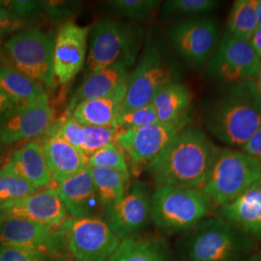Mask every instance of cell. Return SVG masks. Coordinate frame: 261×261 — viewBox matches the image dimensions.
<instances>
[{"label":"cell","mask_w":261,"mask_h":261,"mask_svg":"<svg viewBox=\"0 0 261 261\" xmlns=\"http://www.w3.org/2000/svg\"><path fill=\"white\" fill-rule=\"evenodd\" d=\"M219 151L203 130L188 125L146 170L157 187L200 190Z\"/></svg>","instance_id":"1"},{"label":"cell","mask_w":261,"mask_h":261,"mask_svg":"<svg viewBox=\"0 0 261 261\" xmlns=\"http://www.w3.org/2000/svg\"><path fill=\"white\" fill-rule=\"evenodd\" d=\"M204 123L216 139L242 148L261 127V97L254 80L227 86L207 108Z\"/></svg>","instance_id":"2"},{"label":"cell","mask_w":261,"mask_h":261,"mask_svg":"<svg viewBox=\"0 0 261 261\" xmlns=\"http://www.w3.org/2000/svg\"><path fill=\"white\" fill-rule=\"evenodd\" d=\"M183 261H244L254 241L224 219H205L187 231L177 244Z\"/></svg>","instance_id":"3"},{"label":"cell","mask_w":261,"mask_h":261,"mask_svg":"<svg viewBox=\"0 0 261 261\" xmlns=\"http://www.w3.org/2000/svg\"><path fill=\"white\" fill-rule=\"evenodd\" d=\"M144 31L134 22L103 19L89 33L86 73L90 74L112 66L130 68L140 51Z\"/></svg>","instance_id":"4"},{"label":"cell","mask_w":261,"mask_h":261,"mask_svg":"<svg viewBox=\"0 0 261 261\" xmlns=\"http://www.w3.org/2000/svg\"><path fill=\"white\" fill-rule=\"evenodd\" d=\"M151 220L168 232H187L207 219L212 202L197 189L160 186L151 195Z\"/></svg>","instance_id":"5"},{"label":"cell","mask_w":261,"mask_h":261,"mask_svg":"<svg viewBox=\"0 0 261 261\" xmlns=\"http://www.w3.org/2000/svg\"><path fill=\"white\" fill-rule=\"evenodd\" d=\"M261 183V166L242 151L220 149L200 189L213 205H224Z\"/></svg>","instance_id":"6"},{"label":"cell","mask_w":261,"mask_h":261,"mask_svg":"<svg viewBox=\"0 0 261 261\" xmlns=\"http://www.w3.org/2000/svg\"><path fill=\"white\" fill-rule=\"evenodd\" d=\"M56 37L40 28L22 31L10 38L3 53L10 67L42 84L44 88L56 86L54 47Z\"/></svg>","instance_id":"7"},{"label":"cell","mask_w":261,"mask_h":261,"mask_svg":"<svg viewBox=\"0 0 261 261\" xmlns=\"http://www.w3.org/2000/svg\"><path fill=\"white\" fill-rule=\"evenodd\" d=\"M178 75L176 66L167 54L157 45H149L128 74L120 113L149 105L164 87L176 82Z\"/></svg>","instance_id":"8"},{"label":"cell","mask_w":261,"mask_h":261,"mask_svg":"<svg viewBox=\"0 0 261 261\" xmlns=\"http://www.w3.org/2000/svg\"><path fill=\"white\" fill-rule=\"evenodd\" d=\"M61 226L67 233L69 251L76 261H109L120 243L98 216L67 219Z\"/></svg>","instance_id":"9"},{"label":"cell","mask_w":261,"mask_h":261,"mask_svg":"<svg viewBox=\"0 0 261 261\" xmlns=\"http://www.w3.org/2000/svg\"><path fill=\"white\" fill-rule=\"evenodd\" d=\"M261 60L249 42L225 32L209 60L208 73L227 86L255 80Z\"/></svg>","instance_id":"10"},{"label":"cell","mask_w":261,"mask_h":261,"mask_svg":"<svg viewBox=\"0 0 261 261\" xmlns=\"http://www.w3.org/2000/svg\"><path fill=\"white\" fill-rule=\"evenodd\" d=\"M187 126L157 122L138 129L119 130L114 143L128 156L134 171H139L155 162Z\"/></svg>","instance_id":"11"},{"label":"cell","mask_w":261,"mask_h":261,"mask_svg":"<svg viewBox=\"0 0 261 261\" xmlns=\"http://www.w3.org/2000/svg\"><path fill=\"white\" fill-rule=\"evenodd\" d=\"M0 245L63 256L68 237L62 226L53 227L19 218H0Z\"/></svg>","instance_id":"12"},{"label":"cell","mask_w":261,"mask_h":261,"mask_svg":"<svg viewBox=\"0 0 261 261\" xmlns=\"http://www.w3.org/2000/svg\"><path fill=\"white\" fill-rule=\"evenodd\" d=\"M219 27L211 18L184 20L171 28L172 46L187 63L201 69L205 67L219 43Z\"/></svg>","instance_id":"13"},{"label":"cell","mask_w":261,"mask_h":261,"mask_svg":"<svg viewBox=\"0 0 261 261\" xmlns=\"http://www.w3.org/2000/svg\"><path fill=\"white\" fill-rule=\"evenodd\" d=\"M150 199L147 185L134 182L122 197L103 209L112 232L124 240L142 230L151 219Z\"/></svg>","instance_id":"14"},{"label":"cell","mask_w":261,"mask_h":261,"mask_svg":"<svg viewBox=\"0 0 261 261\" xmlns=\"http://www.w3.org/2000/svg\"><path fill=\"white\" fill-rule=\"evenodd\" d=\"M54 118L48 99L14 107L0 117V139L4 145L35 139L47 133Z\"/></svg>","instance_id":"15"},{"label":"cell","mask_w":261,"mask_h":261,"mask_svg":"<svg viewBox=\"0 0 261 261\" xmlns=\"http://www.w3.org/2000/svg\"><path fill=\"white\" fill-rule=\"evenodd\" d=\"M90 28L66 21L59 28L54 47V72L60 84H69L86 62Z\"/></svg>","instance_id":"16"},{"label":"cell","mask_w":261,"mask_h":261,"mask_svg":"<svg viewBox=\"0 0 261 261\" xmlns=\"http://www.w3.org/2000/svg\"><path fill=\"white\" fill-rule=\"evenodd\" d=\"M68 216L57 191L47 188L0 205V218H19L60 227Z\"/></svg>","instance_id":"17"},{"label":"cell","mask_w":261,"mask_h":261,"mask_svg":"<svg viewBox=\"0 0 261 261\" xmlns=\"http://www.w3.org/2000/svg\"><path fill=\"white\" fill-rule=\"evenodd\" d=\"M56 191L72 218L94 217L102 208L89 167L57 185Z\"/></svg>","instance_id":"18"},{"label":"cell","mask_w":261,"mask_h":261,"mask_svg":"<svg viewBox=\"0 0 261 261\" xmlns=\"http://www.w3.org/2000/svg\"><path fill=\"white\" fill-rule=\"evenodd\" d=\"M45 135L41 145L51 180L57 185L74 176L87 166V160L84 154L63 140L55 126H50Z\"/></svg>","instance_id":"19"},{"label":"cell","mask_w":261,"mask_h":261,"mask_svg":"<svg viewBox=\"0 0 261 261\" xmlns=\"http://www.w3.org/2000/svg\"><path fill=\"white\" fill-rule=\"evenodd\" d=\"M218 217L253 241L261 240V183L233 201L219 206Z\"/></svg>","instance_id":"20"},{"label":"cell","mask_w":261,"mask_h":261,"mask_svg":"<svg viewBox=\"0 0 261 261\" xmlns=\"http://www.w3.org/2000/svg\"><path fill=\"white\" fill-rule=\"evenodd\" d=\"M3 168L23 179L35 189L48 186L53 181L43 147L36 140H30L14 151Z\"/></svg>","instance_id":"21"},{"label":"cell","mask_w":261,"mask_h":261,"mask_svg":"<svg viewBox=\"0 0 261 261\" xmlns=\"http://www.w3.org/2000/svg\"><path fill=\"white\" fill-rule=\"evenodd\" d=\"M127 90V81L113 92L105 97L87 100L79 103L69 116L84 126L117 127V118L120 113Z\"/></svg>","instance_id":"22"},{"label":"cell","mask_w":261,"mask_h":261,"mask_svg":"<svg viewBox=\"0 0 261 261\" xmlns=\"http://www.w3.org/2000/svg\"><path fill=\"white\" fill-rule=\"evenodd\" d=\"M193 97L185 84L174 82L164 87L151 102L159 122L189 125Z\"/></svg>","instance_id":"23"},{"label":"cell","mask_w":261,"mask_h":261,"mask_svg":"<svg viewBox=\"0 0 261 261\" xmlns=\"http://www.w3.org/2000/svg\"><path fill=\"white\" fill-rule=\"evenodd\" d=\"M128 70L129 68L125 66L115 65L87 74L83 84L72 96L66 110V116H69L79 103L105 97L113 92L127 81Z\"/></svg>","instance_id":"24"},{"label":"cell","mask_w":261,"mask_h":261,"mask_svg":"<svg viewBox=\"0 0 261 261\" xmlns=\"http://www.w3.org/2000/svg\"><path fill=\"white\" fill-rule=\"evenodd\" d=\"M0 88L16 107L47 99L42 84L10 66L0 65Z\"/></svg>","instance_id":"25"},{"label":"cell","mask_w":261,"mask_h":261,"mask_svg":"<svg viewBox=\"0 0 261 261\" xmlns=\"http://www.w3.org/2000/svg\"><path fill=\"white\" fill-rule=\"evenodd\" d=\"M109 261H170V258L160 243L132 237L119 243Z\"/></svg>","instance_id":"26"},{"label":"cell","mask_w":261,"mask_h":261,"mask_svg":"<svg viewBox=\"0 0 261 261\" xmlns=\"http://www.w3.org/2000/svg\"><path fill=\"white\" fill-rule=\"evenodd\" d=\"M102 208L118 200L127 191L129 175L108 168H90Z\"/></svg>","instance_id":"27"},{"label":"cell","mask_w":261,"mask_h":261,"mask_svg":"<svg viewBox=\"0 0 261 261\" xmlns=\"http://www.w3.org/2000/svg\"><path fill=\"white\" fill-rule=\"evenodd\" d=\"M256 4L257 0H236L227 19L226 32L249 41L257 28Z\"/></svg>","instance_id":"28"},{"label":"cell","mask_w":261,"mask_h":261,"mask_svg":"<svg viewBox=\"0 0 261 261\" xmlns=\"http://www.w3.org/2000/svg\"><path fill=\"white\" fill-rule=\"evenodd\" d=\"M87 167L112 169L130 176L126 155L114 142L90 155L87 158Z\"/></svg>","instance_id":"29"},{"label":"cell","mask_w":261,"mask_h":261,"mask_svg":"<svg viewBox=\"0 0 261 261\" xmlns=\"http://www.w3.org/2000/svg\"><path fill=\"white\" fill-rule=\"evenodd\" d=\"M119 129L116 127L84 126L80 151L87 158L96 151L114 142Z\"/></svg>","instance_id":"30"},{"label":"cell","mask_w":261,"mask_h":261,"mask_svg":"<svg viewBox=\"0 0 261 261\" xmlns=\"http://www.w3.org/2000/svg\"><path fill=\"white\" fill-rule=\"evenodd\" d=\"M115 13L127 19L144 20L158 8L161 1L158 0H112L107 1Z\"/></svg>","instance_id":"31"},{"label":"cell","mask_w":261,"mask_h":261,"mask_svg":"<svg viewBox=\"0 0 261 261\" xmlns=\"http://www.w3.org/2000/svg\"><path fill=\"white\" fill-rule=\"evenodd\" d=\"M32 185L5 168H0V202H8L22 198L36 192Z\"/></svg>","instance_id":"32"},{"label":"cell","mask_w":261,"mask_h":261,"mask_svg":"<svg viewBox=\"0 0 261 261\" xmlns=\"http://www.w3.org/2000/svg\"><path fill=\"white\" fill-rule=\"evenodd\" d=\"M215 0H169L163 6V12L168 16H196L208 13L220 5Z\"/></svg>","instance_id":"33"},{"label":"cell","mask_w":261,"mask_h":261,"mask_svg":"<svg viewBox=\"0 0 261 261\" xmlns=\"http://www.w3.org/2000/svg\"><path fill=\"white\" fill-rule=\"evenodd\" d=\"M158 121L157 115L152 103L135 109L128 112H122L117 118V127L119 130H133Z\"/></svg>","instance_id":"34"},{"label":"cell","mask_w":261,"mask_h":261,"mask_svg":"<svg viewBox=\"0 0 261 261\" xmlns=\"http://www.w3.org/2000/svg\"><path fill=\"white\" fill-rule=\"evenodd\" d=\"M2 261H66L64 256L25 248L2 247Z\"/></svg>","instance_id":"35"},{"label":"cell","mask_w":261,"mask_h":261,"mask_svg":"<svg viewBox=\"0 0 261 261\" xmlns=\"http://www.w3.org/2000/svg\"><path fill=\"white\" fill-rule=\"evenodd\" d=\"M55 127L63 140L80 150L83 143L84 125L75 120L72 116H66L64 120L56 123Z\"/></svg>","instance_id":"36"},{"label":"cell","mask_w":261,"mask_h":261,"mask_svg":"<svg viewBox=\"0 0 261 261\" xmlns=\"http://www.w3.org/2000/svg\"><path fill=\"white\" fill-rule=\"evenodd\" d=\"M8 10L18 19H27L36 14L42 8V1H32V0H16V1H3L2 7ZM1 7V8H2Z\"/></svg>","instance_id":"37"},{"label":"cell","mask_w":261,"mask_h":261,"mask_svg":"<svg viewBox=\"0 0 261 261\" xmlns=\"http://www.w3.org/2000/svg\"><path fill=\"white\" fill-rule=\"evenodd\" d=\"M75 8L74 2L66 1H42V9L54 18L67 17L69 14L73 13Z\"/></svg>","instance_id":"38"},{"label":"cell","mask_w":261,"mask_h":261,"mask_svg":"<svg viewBox=\"0 0 261 261\" xmlns=\"http://www.w3.org/2000/svg\"><path fill=\"white\" fill-rule=\"evenodd\" d=\"M24 23L25 20L18 19L8 10L0 8V37L19 30Z\"/></svg>","instance_id":"39"},{"label":"cell","mask_w":261,"mask_h":261,"mask_svg":"<svg viewBox=\"0 0 261 261\" xmlns=\"http://www.w3.org/2000/svg\"><path fill=\"white\" fill-rule=\"evenodd\" d=\"M242 152L255 160L261 166V127L243 146Z\"/></svg>","instance_id":"40"},{"label":"cell","mask_w":261,"mask_h":261,"mask_svg":"<svg viewBox=\"0 0 261 261\" xmlns=\"http://www.w3.org/2000/svg\"><path fill=\"white\" fill-rule=\"evenodd\" d=\"M249 44L252 47L255 55L261 60V28H256L251 38L249 39Z\"/></svg>","instance_id":"41"},{"label":"cell","mask_w":261,"mask_h":261,"mask_svg":"<svg viewBox=\"0 0 261 261\" xmlns=\"http://www.w3.org/2000/svg\"><path fill=\"white\" fill-rule=\"evenodd\" d=\"M14 107H16L14 103L11 101L9 97L4 93V91L0 88V117L10 111L11 109H13Z\"/></svg>","instance_id":"42"},{"label":"cell","mask_w":261,"mask_h":261,"mask_svg":"<svg viewBox=\"0 0 261 261\" xmlns=\"http://www.w3.org/2000/svg\"><path fill=\"white\" fill-rule=\"evenodd\" d=\"M256 20L257 28H261V0H257L256 4Z\"/></svg>","instance_id":"43"},{"label":"cell","mask_w":261,"mask_h":261,"mask_svg":"<svg viewBox=\"0 0 261 261\" xmlns=\"http://www.w3.org/2000/svg\"><path fill=\"white\" fill-rule=\"evenodd\" d=\"M254 82H255L256 88H257V90H258V93H259V95H260L261 97V65L260 69H259V71H258V74H257V75H256V77H255Z\"/></svg>","instance_id":"44"},{"label":"cell","mask_w":261,"mask_h":261,"mask_svg":"<svg viewBox=\"0 0 261 261\" xmlns=\"http://www.w3.org/2000/svg\"><path fill=\"white\" fill-rule=\"evenodd\" d=\"M247 261H261V252H256L250 255Z\"/></svg>","instance_id":"45"},{"label":"cell","mask_w":261,"mask_h":261,"mask_svg":"<svg viewBox=\"0 0 261 261\" xmlns=\"http://www.w3.org/2000/svg\"><path fill=\"white\" fill-rule=\"evenodd\" d=\"M3 148H4V144H3L2 140H1V139H0V154L2 153V151H3Z\"/></svg>","instance_id":"46"},{"label":"cell","mask_w":261,"mask_h":261,"mask_svg":"<svg viewBox=\"0 0 261 261\" xmlns=\"http://www.w3.org/2000/svg\"><path fill=\"white\" fill-rule=\"evenodd\" d=\"M1 249H2V246L0 245V261H2V253H1Z\"/></svg>","instance_id":"47"},{"label":"cell","mask_w":261,"mask_h":261,"mask_svg":"<svg viewBox=\"0 0 261 261\" xmlns=\"http://www.w3.org/2000/svg\"><path fill=\"white\" fill-rule=\"evenodd\" d=\"M1 204H2V203H1V202H0V205H1Z\"/></svg>","instance_id":"48"}]
</instances>
